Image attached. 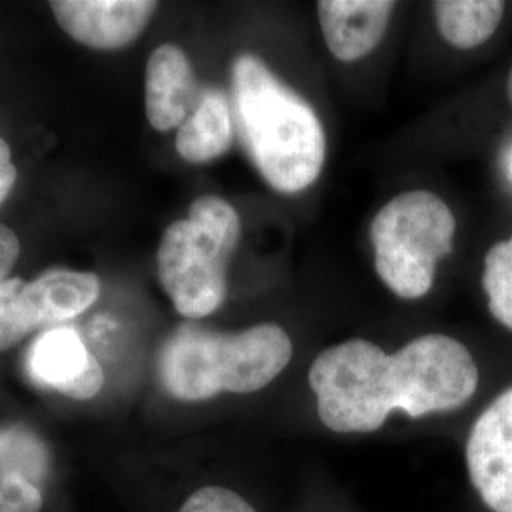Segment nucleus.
<instances>
[{
  "mask_svg": "<svg viewBox=\"0 0 512 512\" xmlns=\"http://www.w3.org/2000/svg\"><path fill=\"white\" fill-rule=\"evenodd\" d=\"M507 95H509V101H511L512 105V69L511 73H509V78H507Z\"/></svg>",
  "mask_w": 512,
  "mask_h": 512,
  "instance_id": "20",
  "label": "nucleus"
},
{
  "mask_svg": "<svg viewBox=\"0 0 512 512\" xmlns=\"http://www.w3.org/2000/svg\"><path fill=\"white\" fill-rule=\"evenodd\" d=\"M232 95L241 141L266 183L283 194L315 183L325 165L327 139L310 103L253 54L236 57Z\"/></svg>",
  "mask_w": 512,
  "mask_h": 512,
  "instance_id": "2",
  "label": "nucleus"
},
{
  "mask_svg": "<svg viewBox=\"0 0 512 512\" xmlns=\"http://www.w3.org/2000/svg\"><path fill=\"white\" fill-rule=\"evenodd\" d=\"M19 249L21 245L14 230L0 224V283L8 277L10 270L18 262Z\"/></svg>",
  "mask_w": 512,
  "mask_h": 512,
  "instance_id": "18",
  "label": "nucleus"
},
{
  "mask_svg": "<svg viewBox=\"0 0 512 512\" xmlns=\"http://www.w3.org/2000/svg\"><path fill=\"white\" fill-rule=\"evenodd\" d=\"M321 423L338 435H370L393 412L408 418L448 414L475 397L480 370L465 344L425 334L387 353L353 338L323 349L308 372Z\"/></svg>",
  "mask_w": 512,
  "mask_h": 512,
  "instance_id": "1",
  "label": "nucleus"
},
{
  "mask_svg": "<svg viewBox=\"0 0 512 512\" xmlns=\"http://www.w3.org/2000/svg\"><path fill=\"white\" fill-rule=\"evenodd\" d=\"M291 336L275 323L239 332H217L186 323L160 351L158 374L165 393L183 403H203L224 393L262 391L293 359Z\"/></svg>",
  "mask_w": 512,
  "mask_h": 512,
  "instance_id": "3",
  "label": "nucleus"
},
{
  "mask_svg": "<svg viewBox=\"0 0 512 512\" xmlns=\"http://www.w3.org/2000/svg\"><path fill=\"white\" fill-rule=\"evenodd\" d=\"M238 211L219 196H202L175 220L158 247V277L175 310L202 319L219 310L228 291V262L238 249Z\"/></svg>",
  "mask_w": 512,
  "mask_h": 512,
  "instance_id": "4",
  "label": "nucleus"
},
{
  "mask_svg": "<svg viewBox=\"0 0 512 512\" xmlns=\"http://www.w3.org/2000/svg\"><path fill=\"white\" fill-rule=\"evenodd\" d=\"M482 285L495 319L512 330V238L495 243L484 258Z\"/></svg>",
  "mask_w": 512,
  "mask_h": 512,
  "instance_id": "15",
  "label": "nucleus"
},
{
  "mask_svg": "<svg viewBox=\"0 0 512 512\" xmlns=\"http://www.w3.org/2000/svg\"><path fill=\"white\" fill-rule=\"evenodd\" d=\"M511 177H512V160H511Z\"/></svg>",
  "mask_w": 512,
  "mask_h": 512,
  "instance_id": "21",
  "label": "nucleus"
},
{
  "mask_svg": "<svg viewBox=\"0 0 512 512\" xmlns=\"http://www.w3.org/2000/svg\"><path fill=\"white\" fill-rule=\"evenodd\" d=\"M101 293L97 275L71 270H52L23 285V304L35 329L69 321L95 304Z\"/></svg>",
  "mask_w": 512,
  "mask_h": 512,
  "instance_id": "12",
  "label": "nucleus"
},
{
  "mask_svg": "<svg viewBox=\"0 0 512 512\" xmlns=\"http://www.w3.org/2000/svg\"><path fill=\"white\" fill-rule=\"evenodd\" d=\"M25 281L19 277L0 283V353L18 346L33 329L21 306V289Z\"/></svg>",
  "mask_w": 512,
  "mask_h": 512,
  "instance_id": "17",
  "label": "nucleus"
},
{
  "mask_svg": "<svg viewBox=\"0 0 512 512\" xmlns=\"http://www.w3.org/2000/svg\"><path fill=\"white\" fill-rule=\"evenodd\" d=\"M57 23L76 42L95 50H118L141 37L156 14L150 0H54Z\"/></svg>",
  "mask_w": 512,
  "mask_h": 512,
  "instance_id": "7",
  "label": "nucleus"
},
{
  "mask_svg": "<svg viewBox=\"0 0 512 512\" xmlns=\"http://www.w3.org/2000/svg\"><path fill=\"white\" fill-rule=\"evenodd\" d=\"M395 2L323 0L317 4L321 31L330 54L351 63L370 54L384 38Z\"/></svg>",
  "mask_w": 512,
  "mask_h": 512,
  "instance_id": "11",
  "label": "nucleus"
},
{
  "mask_svg": "<svg viewBox=\"0 0 512 512\" xmlns=\"http://www.w3.org/2000/svg\"><path fill=\"white\" fill-rule=\"evenodd\" d=\"M433 8L440 35L459 50L488 42L505 16V4L499 0H439Z\"/></svg>",
  "mask_w": 512,
  "mask_h": 512,
  "instance_id": "14",
  "label": "nucleus"
},
{
  "mask_svg": "<svg viewBox=\"0 0 512 512\" xmlns=\"http://www.w3.org/2000/svg\"><path fill=\"white\" fill-rule=\"evenodd\" d=\"M465 473L486 512H512V385L476 418L465 439Z\"/></svg>",
  "mask_w": 512,
  "mask_h": 512,
  "instance_id": "6",
  "label": "nucleus"
},
{
  "mask_svg": "<svg viewBox=\"0 0 512 512\" xmlns=\"http://www.w3.org/2000/svg\"><path fill=\"white\" fill-rule=\"evenodd\" d=\"M175 512H260V509L236 488L211 482L188 492Z\"/></svg>",
  "mask_w": 512,
  "mask_h": 512,
  "instance_id": "16",
  "label": "nucleus"
},
{
  "mask_svg": "<svg viewBox=\"0 0 512 512\" xmlns=\"http://www.w3.org/2000/svg\"><path fill=\"white\" fill-rule=\"evenodd\" d=\"M27 370L38 385L76 401H90L105 385L99 361L80 334L65 327H54L38 336L29 349Z\"/></svg>",
  "mask_w": 512,
  "mask_h": 512,
  "instance_id": "8",
  "label": "nucleus"
},
{
  "mask_svg": "<svg viewBox=\"0 0 512 512\" xmlns=\"http://www.w3.org/2000/svg\"><path fill=\"white\" fill-rule=\"evenodd\" d=\"M145 92L150 126L171 131L181 128L196 110L203 90L183 50L175 44H162L148 59Z\"/></svg>",
  "mask_w": 512,
  "mask_h": 512,
  "instance_id": "10",
  "label": "nucleus"
},
{
  "mask_svg": "<svg viewBox=\"0 0 512 512\" xmlns=\"http://www.w3.org/2000/svg\"><path fill=\"white\" fill-rule=\"evenodd\" d=\"M18 179V171L12 160L10 145L0 137V203L8 198Z\"/></svg>",
  "mask_w": 512,
  "mask_h": 512,
  "instance_id": "19",
  "label": "nucleus"
},
{
  "mask_svg": "<svg viewBox=\"0 0 512 512\" xmlns=\"http://www.w3.org/2000/svg\"><path fill=\"white\" fill-rule=\"evenodd\" d=\"M456 217L437 194L410 190L376 213L370 224L376 272L401 298L431 291L440 258L452 253Z\"/></svg>",
  "mask_w": 512,
  "mask_h": 512,
  "instance_id": "5",
  "label": "nucleus"
},
{
  "mask_svg": "<svg viewBox=\"0 0 512 512\" xmlns=\"http://www.w3.org/2000/svg\"><path fill=\"white\" fill-rule=\"evenodd\" d=\"M50 454L23 425L0 427V512H44Z\"/></svg>",
  "mask_w": 512,
  "mask_h": 512,
  "instance_id": "9",
  "label": "nucleus"
},
{
  "mask_svg": "<svg viewBox=\"0 0 512 512\" xmlns=\"http://www.w3.org/2000/svg\"><path fill=\"white\" fill-rule=\"evenodd\" d=\"M234 118L230 101L217 88H205L196 110L177 131V152L188 164H207L232 147Z\"/></svg>",
  "mask_w": 512,
  "mask_h": 512,
  "instance_id": "13",
  "label": "nucleus"
}]
</instances>
